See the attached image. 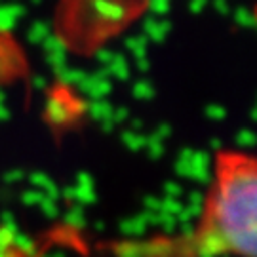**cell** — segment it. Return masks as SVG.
I'll return each instance as SVG.
<instances>
[{
    "mask_svg": "<svg viewBox=\"0 0 257 257\" xmlns=\"http://www.w3.org/2000/svg\"><path fill=\"white\" fill-rule=\"evenodd\" d=\"M110 257H255L257 158L242 147L213 153L196 217L179 232L103 244Z\"/></svg>",
    "mask_w": 257,
    "mask_h": 257,
    "instance_id": "1",
    "label": "cell"
},
{
    "mask_svg": "<svg viewBox=\"0 0 257 257\" xmlns=\"http://www.w3.org/2000/svg\"><path fill=\"white\" fill-rule=\"evenodd\" d=\"M27 244L12 234L8 229L0 227V257H35Z\"/></svg>",
    "mask_w": 257,
    "mask_h": 257,
    "instance_id": "2",
    "label": "cell"
}]
</instances>
